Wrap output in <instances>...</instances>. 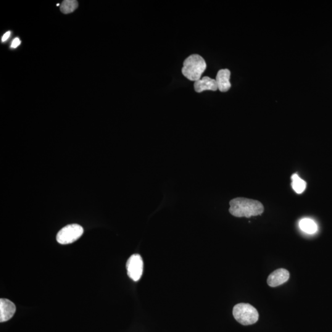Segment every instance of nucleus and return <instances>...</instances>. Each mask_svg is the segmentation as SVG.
I'll use <instances>...</instances> for the list:
<instances>
[{"label":"nucleus","instance_id":"nucleus-1","mask_svg":"<svg viewBox=\"0 0 332 332\" xmlns=\"http://www.w3.org/2000/svg\"><path fill=\"white\" fill-rule=\"evenodd\" d=\"M229 212L236 217L250 218L262 215L264 212V207L257 200L237 197L230 202Z\"/></svg>","mask_w":332,"mask_h":332},{"label":"nucleus","instance_id":"nucleus-2","mask_svg":"<svg viewBox=\"0 0 332 332\" xmlns=\"http://www.w3.org/2000/svg\"><path fill=\"white\" fill-rule=\"evenodd\" d=\"M206 68V62L203 57L198 54H193L184 60L181 72L189 80L195 82L201 80Z\"/></svg>","mask_w":332,"mask_h":332},{"label":"nucleus","instance_id":"nucleus-3","mask_svg":"<svg viewBox=\"0 0 332 332\" xmlns=\"http://www.w3.org/2000/svg\"><path fill=\"white\" fill-rule=\"evenodd\" d=\"M233 315L234 319L243 326L252 325L257 322L259 318L256 308L243 303L234 306Z\"/></svg>","mask_w":332,"mask_h":332},{"label":"nucleus","instance_id":"nucleus-4","mask_svg":"<svg viewBox=\"0 0 332 332\" xmlns=\"http://www.w3.org/2000/svg\"><path fill=\"white\" fill-rule=\"evenodd\" d=\"M82 226L78 224H72L65 226L57 233V241L60 244H69L77 241L83 235Z\"/></svg>","mask_w":332,"mask_h":332},{"label":"nucleus","instance_id":"nucleus-5","mask_svg":"<svg viewBox=\"0 0 332 332\" xmlns=\"http://www.w3.org/2000/svg\"><path fill=\"white\" fill-rule=\"evenodd\" d=\"M128 275L132 280L138 281L141 278L144 271V262L139 254H134L129 257L126 263Z\"/></svg>","mask_w":332,"mask_h":332},{"label":"nucleus","instance_id":"nucleus-6","mask_svg":"<svg viewBox=\"0 0 332 332\" xmlns=\"http://www.w3.org/2000/svg\"><path fill=\"white\" fill-rule=\"evenodd\" d=\"M290 278V273L286 269L280 268L273 271L269 275L267 279L268 286L271 287H276L282 285Z\"/></svg>","mask_w":332,"mask_h":332},{"label":"nucleus","instance_id":"nucleus-7","mask_svg":"<svg viewBox=\"0 0 332 332\" xmlns=\"http://www.w3.org/2000/svg\"><path fill=\"white\" fill-rule=\"evenodd\" d=\"M16 311L15 306L9 300L0 299V322L9 321L14 315Z\"/></svg>","mask_w":332,"mask_h":332},{"label":"nucleus","instance_id":"nucleus-8","mask_svg":"<svg viewBox=\"0 0 332 332\" xmlns=\"http://www.w3.org/2000/svg\"><path fill=\"white\" fill-rule=\"evenodd\" d=\"M230 76L231 72L228 69H221L218 71L215 79L218 90L225 92L231 88Z\"/></svg>","mask_w":332,"mask_h":332},{"label":"nucleus","instance_id":"nucleus-9","mask_svg":"<svg viewBox=\"0 0 332 332\" xmlns=\"http://www.w3.org/2000/svg\"><path fill=\"white\" fill-rule=\"evenodd\" d=\"M194 88L195 91L200 93L206 90L217 91L218 86L215 80L210 78L209 76H204L201 80L195 81Z\"/></svg>","mask_w":332,"mask_h":332},{"label":"nucleus","instance_id":"nucleus-10","mask_svg":"<svg viewBox=\"0 0 332 332\" xmlns=\"http://www.w3.org/2000/svg\"><path fill=\"white\" fill-rule=\"evenodd\" d=\"M300 229L308 234L315 233L318 230V226L315 221L310 218H304L299 223Z\"/></svg>","mask_w":332,"mask_h":332},{"label":"nucleus","instance_id":"nucleus-11","mask_svg":"<svg viewBox=\"0 0 332 332\" xmlns=\"http://www.w3.org/2000/svg\"><path fill=\"white\" fill-rule=\"evenodd\" d=\"M291 178L292 180V186L294 190L297 194H302L305 190L306 187H307L306 181L300 178L296 173L292 175Z\"/></svg>","mask_w":332,"mask_h":332},{"label":"nucleus","instance_id":"nucleus-12","mask_svg":"<svg viewBox=\"0 0 332 332\" xmlns=\"http://www.w3.org/2000/svg\"><path fill=\"white\" fill-rule=\"evenodd\" d=\"M78 2L75 0H65L60 6V10L64 14H69L77 9Z\"/></svg>","mask_w":332,"mask_h":332},{"label":"nucleus","instance_id":"nucleus-13","mask_svg":"<svg viewBox=\"0 0 332 332\" xmlns=\"http://www.w3.org/2000/svg\"><path fill=\"white\" fill-rule=\"evenodd\" d=\"M20 43L21 41L20 40V39L18 38H15L14 39H13L10 47H11L12 48H16V47H17L18 46L20 45Z\"/></svg>","mask_w":332,"mask_h":332},{"label":"nucleus","instance_id":"nucleus-14","mask_svg":"<svg viewBox=\"0 0 332 332\" xmlns=\"http://www.w3.org/2000/svg\"><path fill=\"white\" fill-rule=\"evenodd\" d=\"M10 35H11V33H10V31H7L6 33H5L3 35V36H2L1 38V41L2 42H5L9 38V37L10 36Z\"/></svg>","mask_w":332,"mask_h":332},{"label":"nucleus","instance_id":"nucleus-15","mask_svg":"<svg viewBox=\"0 0 332 332\" xmlns=\"http://www.w3.org/2000/svg\"><path fill=\"white\" fill-rule=\"evenodd\" d=\"M59 5H60V4H57V6H59Z\"/></svg>","mask_w":332,"mask_h":332}]
</instances>
